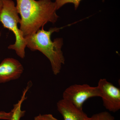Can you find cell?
I'll list each match as a JSON object with an SVG mask.
<instances>
[{
	"mask_svg": "<svg viewBox=\"0 0 120 120\" xmlns=\"http://www.w3.org/2000/svg\"><path fill=\"white\" fill-rule=\"evenodd\" d=\"M81 0H55V2H54L56 4L57 10L68 3H72L73 4L75 9H76L79 6ZM102 0L104 1L105 0Z\"/></svg>",
	"mask_w": 120,
	"mask_h": 120,
	"instance_id": "obj_10",
	"label": "cell"
},
{
	"mask_svg": "<svg viewBox=\"0 0 120 120\" xmlns=\"http://www.w3.org/2000/svg\"><path fill=\"white\" fill-rule=\"evenodd\" d=\"M0 22L4 28L10 30L15 35V44L10 45L8 49L15 50L18 56L23 59L25 57L26 45L22 32L18 28L17 25L20 23V19L15 2L12 0H2Z\"/></svg>",
	"mask_w": 120,
	"mask_h": 120,
	"instance_id": "obj_3",
	"label": "cell"
},
{
	"mask_svg": "<svg viewBox=\"0 0 120 120\" xmlns=\"http://www.w3.org/2000/svg\"><path fill=\"white\" fill-rule=\"evenodd\" d=\"M2 0H0V12L2 8Z\"/></svg>",
	"mask_w": 120,
	"mask_h": 120,
	"instance_id": "obj_13",
	"label": "cell"
},
{
	"mask_svg": "<svg viewBox=\"0 0 120 120\" xmlns=\"http://www.w3.org/2000/svg\"><path fill=\"white\" fill-rule=\"evenodd\" d=\"M90 120H114L115 118L107 112H100L92 115Z\"/></svg>",
	"mask_w": 120,
	"mask_h": 120,
	"instance_id": "obj_9",
	"label": "cell"
},
{
	"mask_svg": "<svg viewBox=\"0 0 120 120\" xmlns=\"http://www.w3.org/2000/svg\"><path fill=\"white\" fill-rule=\"evenodd\" d=\"M57 107L64 120H90V117L82 109L63 99L57 102Z\"/></svg>",
	"mask_w": 120,
	"mask_h": 120,
	"instance_id": "obj_7",
	"label": "cell"
},
{
	"mask_svg": "<svg viewBox=\"0 0 120 120\" xmlns=\"http://www.w3.org/2000/svg\"><path fill=\"white\" fill-rule=\"evenodd\" d=\"M34 120H58L52 114H39L34 117Z\"/></svg>",
	"mask_w": 120,
	"mask_h": 120,
	"instance_id": "obj_11",
	"label": "cell"
},
{
	"mask_svg": "<svg viewBox=\"0 0 120 120\" xmlns=\"http://www.w3.org/2000/svg\"><path fill=\"white\" fill-rule=\"evenodd\" d=\"M103 106L109 112H115L120 109V89L105 79L99 80L97 86Z\"/></svg>",
	"mask_w": 120,
	"mask_h": 120,
	"instance_id": "obj_5",
	"label": "cell"
},
{
	"mask_svg": "<svg viewBox=\"0 0 120 120\" xmlns=\"http://www.w3.org/2000/svg\"><path fill=\"white\" fill-rule=\"evenodd\" d=\"M98 86H91L88 84H75L69 86L63 93V99L70 102L77 108L82 109L84 102L94 97H101Z\"/></svg>",
	"mask_w": 120,
	"mask_h": 120,
	"instance_id": "obj_4",
	"label": "cell"
},
{
	"mask_svg": "<svg viewBox=\"0 0 120 120\" xmlns=\"http://www.w3.org/2000/svg\"><path fill=\"white\" fill-rule=\"evenodd\" d=\"M22 64L13 58L4 59L0 64V83L19 78L23 72Z\"/></svg>",
	"mask_w": 120,
	"mask_h": 120,
	"instance_id": "obj_6",
	"label": "cell"
},
{
	"mask_svg": "<svg viewBox=\"0 0 120 120\" xmlns=\"http://www.w3.org/2000/svg\"><path fill=\"white\" fill-rule=\"evenodd\" d=\"M32 85L31 81L28 82L27 86L23 91L21 98L18 101L17 103L13 105V109L11 111L12 114L10 120H20L21 118L25 116L26 111L22 109V105L24 101L26 99L27 97H26V94Z\"/></svg>",
	"mask_w": 120,
	"mask_h": 120,
	"instance_id": "obj_8",
	"label": "cell"
},
{
	"mask_svg": "<svg viewBox=\"0 0 120 120\" xmlns=\"http://www.w3.org/2000/svg\"><path fill=\"white\" fill-rule=\"evenodd\" d=\"M43 27L35 34L24 37L26 46L32 51L38 50L43 53L50 61L53 74L57 75L60 72L62 64H64L61 49L63 39L57 38L52 41L51 36L53 32H58L64 27L50 28L46 31Z\"/></svg>",
	"mask_w": 120,
	"mask_h": 120,
	"instance_id": "obj_2",
	"label": "cell"
},
{
	"mask_svg": "<svg viewBox=\"0 0 120 120\" xmlns=\"http://www.w3.org/2000/svg\"><path fill=\"white\" fill-rule=\"evenodd\" d=\"M21 16L20 30L24 37L35 34L48 22L55 23L58 16L55 2L51 0H16Z\"/></svg>",
	"mask_w": 120,
	"mask_h": 120,
	"instance_id": "obj_1",
	"label": "cell"
},
{
	"mask_svg": "<svg viewBox=\"0 0 120 120\" xmlns=\"http://www.w3.org/2000/svg\"><path fill=\"white\" fill-rule=\"evenodd\" d=\"M12 114V113L11 112H7L4 111H1L0 112V120H10Z\"/></svg>",
	"mask_w": 120,
	"mask_h": 120,
	"instance_id": "obj_12",
	"label": "cell"
}]
</instances>
